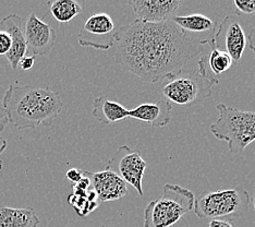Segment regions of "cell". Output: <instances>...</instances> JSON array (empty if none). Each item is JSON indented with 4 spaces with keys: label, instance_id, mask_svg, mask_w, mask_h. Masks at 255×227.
I'll return each instance as SVG.
<instances>
[{
    "label": "cell",
    "instance_id": "13",
    "mask_svg": "<svg viewBox=\"0 0 255 227\" xmlns=\"http://www.w3.org/2000/svg\"><path fill=\"white\" fill-rule=\"evenodd\" d=\"M0 30L7 32L12 45L5 57L10 63L11 68L15 70L19 67V63L23 57H25L27 51L24 33H23V20L19 14L11 13L0 21Z\"/></svg>",
    "mask_w": 255,
    "mask_h": 227
},
{
    "label": "cell",
    "instance_id": "17",
    "mask_svg": "<svg viewBox=\"0 0 255 227\" xmlns=\"http://www.w3.org/2000/svg\"><path fill=\"white\" fill-rule=\"evenodd\" d=\"M171 22L181 28L185 33H205L212 32L215 34L216 23L210 17L203 14L194 13L189 15H176Z\"/></svg>",
    "mask_w": 255,
    "mask_h": 227
},
{
    "label": "cell",
    "instance_id": "8",
    "mask_svg": "<svg viewBox=\"0 0 255 227\" xmlns=\"http://www.w3.org/2000/svg\"><path fill=\"white\" fill-rule=\"evenodd\" d=\"M117 28L113 17L107 13L91 15L81 28L78 40L83 47H92L98 50H109L115 45Z\"/></svg>",
    "mask_w": 255,
    "mask_h": 227
},
{
    "label": "cell",
    "instance_id": "1",
    "mask_svg": "<svg viewBox=\"0 0 255 227\" xmlns=\"http://www.w3.org/2000/svg\"><path fill=\"white\" fill-rule=\"evenodd\" d=\"M210 39H198L171 21L135 19L117 28L115 58L127 71L149 83L164 81L202 55Z\"/></svg>",
    "mask_w": 255,
    "mask_h": 227
},
{
    "label": "cell",
    "instance_id": "6",
    "mask_svg": "<svg viewBox=\"0 0 255 227\" xmlns=\"http://www.w3.org/2000/svg\"><path fill=\"white\" fill-rule=\"evenodd\" d=\"M251 198L242 187L218 191H204L195 200L193 212L200 219L228 220L248 212Z\"/></svg>",
    "mask_w": 255,
    "mask_h": 227
},
{
    "label": "cell",
    "instance_id": "4",
    "mask_svg": "<svg viewBox=\"0 0 255 227\" xmlns=\"http://www.w3.org/2000/svg\"><path fill=\"white\" fill-rule=\"evenodd\" d=\"M218 119L211 125L212 133L219 141L228 144L233 155H240L255 141V112L240 110L219 103L216 105Z\"/></svg>",
    "mask_w": 255,
    "mask_h": 227
},
{
    "label": "cell",
    "instance_id": "25",
    "mask_svg": "<svg viewBox=\"0 0 255 227\" xmlns=\"http://www.w3.org/2000/svg\"><path fill=\"white\" fill-rule=\"evenodd\" d=\"M208 227H235L231 220H212Z\"/></svg>",
    "mask_w": 255,
    "mask_h": 227
},
{
    "label": "cell",
    "instance_id": "22",
    "mask_svg": "<svg viewBox=\"0 0 255 227\" xmlns=\"http://www.w3.org/2000/svg\"><path fill=\"white\" fill-rule=\"evenodd\" d=\"M11 45H12V40H11L10 35L2 30H0V55H7Z\"/></svg>",
    "mask_w": 255,
    "mask_h": 227
},
{
    "label": "cell",
    "instance_id": "9",
    "mask_svg": "<svg viewBox=\"0 0 255 227\" xmlns=\"http://www.w3.org/2000/svg\"><path fill=\"white\" fill-rule=\"evenodd\" d=\"M27 50L33 56H46L53 49L56 42V32L47 23L32 12L23 25Z\"/></svg>",
    "mask_w": 255,
    "mask_h": 227
},
{
    "label": "cell",
    "instance_id": "28",
    "mask_svg": "<svg viewBox=\"0 0 255 227\" xmlns=\"http://www.w3.org/2000/svg\"><path fill=\"white\" fill-rule=\"evenodd\" d=\"M7 141L0 136V155H1L3 153V151L5 150V148H7ZM0 165H1V160H0Z\"/></svg>",
    "mask_w": 255,
    "mask_h": 227
},
{
    "label": "cell",
    "instance_id": "30",
    "mask_svg": "<svg viewBox=\"0 0 255 227\" xmlns=\"http://www.w3.org/2000/svg\"><path fill=\"white\" fill-rule=\"evenodd\" d=\"M100 227H115V226H109V225H104V224H102Z\"/></svg>",
    "mask_w": 255,
    "mask_h": 227
},
{
    "label": "cell",
    "instance_id": "27",
    "mask_svg": "<svg viewBox=\"0 0 255 227\" xmlns=\"http://www.w3.org/2000/svg\"><path fill=\"white\" fill-rule=\"evenodd\" d=\"M248 40H249V47H250V49L254 52L255 55V28L249 33Z\"/></svg>",
    "mask_w": 255,
    "mask_h": 227
},
{
    "label": "cell",
    "instance_id": "10",
    "mask_svg": "<svg viewBox=\"0 0 255 227\" xmlns=\"http://www.w3.org/2000/svg\"><path fill=\"white\" fill-rule=\"evenodd\" d=\"M136 19L161 23L171 21L182 7L181 0H130L129 2Z\"/></svg>",
    "mask_w": 255,
    "mask_h": 227
},
{
    "label": "cell",
    "instance_id": "23",
    "mask_svg": "<svg viewBox=\"0 0 255 227\" xmlns=\"http://www.w3.org/2000/svg\"><path fill=\"white\" fill-rule=\"evenodd\" d=\"M82 177H83V171L79 170V168H71V170H69L67 172V178L70 180L71 183H73V185L79 183Z\"/></svg>",
    "mask_w": 255,
    "mask_h": 227
},
{
    "label": "cell",
    "instance_id": "24",
    "mask_svg": "<svg viewBox=\"0 0 255 227\" xmlns=\"http://www.w3.org/2000/svg\"><path fill=\"white\" fill-rule=\"evenodd\" d=\"M34 65H35V56H25L23 57L19 66L22 68V70H25V71H28L31 70Z\"/></svg>",
    "mask_w": 255,
    "mask_h": 227
},
{
    "label": "cell",
    "instance_id": "21",
    "mask_svg": "<svg viewBox=\"0 0 255 227\" xmlns=\"http://www.w3.org/2000/svg\"><path fill=\"white\" fill-rule=\"evenodd\" d=\"M236 5V13L237 14H248V15H255V0H246V1H241V0H235L234 1Z\"/></svg>",
    "mask_w": 255,
    "mask_h": 227
},
{
    "label": "cell",
    "instance_id": "12",
    "mask_svg": "<svg viewBox=\"0 0 255 227\" xmlns=\"http://www.w3.org/2000/svg\"><path fill=\"white\" fill-rule=\"evenodd\" d=\"M83 173L91 180L93 190L95 191L98 202H110L123 199L128 196V186L117 174L107 170L97 173Z\"/></svg>",
    "mask_w": 255,
    "mask_h": 227
},
{
    "label": "cell",
    "instance_id": "29",
    "mask_svg": "<svg viewBox=\"0 0 255 227\" xmlns=\"http://www.w3.org/2000/svg\"><path fill=\"white\" fill-rule=\"evenodd\" d=\"M253 206H254V211H255V185H254V197H253Z\"/></svg>",
    "mask_w": 255,
    "mask_h": 227
},
{
    "label": "cell",
    "instance_id": "7",
    "mask_svg": "<svg viewBox=\"0 0 255 227\" xmlns=\"http://www.w3.org/2000/svg\"><path fill=\"white\" fill-rule=\"evenodd\" d=\"M106 168L117 174L126 184L135 189L138 196L143 197L142 180L146 170V162L140 152L130 149L128 145H120L117 152L108 161Z\"/></svg>",
    "mask_w": 255,
    "mask_h": 227
},
{
    "label": "cell",
    "instance_id": "3",
    "mask_svg": "<svg viewBox=\"0 0 255 227\" xmlns=\"http://www.w3.org/2000/svg\"><path fill=\"white\" fill-rule=\"evenodd\" d=\"M219 81L207 73V56H201L195 68H182L164 80L161 93L167 101L180 106H193L212 95Z\"/></svg>",
    "mask_w": 255,
    "mask_h": 227
},
{
    "label": "cell",
    "instance_id": "16",
    "mask_svg": "<svg viewBox=\"0 0 255 227\" xmlns=\"http://www.w3.org/2000/svg\"><path fill=\"white\" fill-rule=\"evenodd\" d=\"M39 219L31 207L15 209L0 206V227H37Z\"/></svg>",
    "mask_w": 255,
    "mask_h": 227
},
{
    "label": "cell",
    "instance_id": "11",
    "mask_svg": "<svg viewBox=\"0 0 255 227\" xmlns=\"http://www.w3.org/2000/svg\"><path fill=\"white\" fill-rule=\"evenodd\" d=\"M240 16L237 13L227 15L214 34L215 38L224 37L226 52L236 62L241 60L247 46V35L241 25Z\"/></svg>",
    "mask_w": 255,
    "mask_h": 227
},
{
    "label": "cell",
    "instance_id": "15",
    "mask_svg": "<svg viewBox=\"0 0 255 227\" xmlns=\"http://www.w3.org/2000/svg\"><path fill=\"white\" fill-rule=\"evenodd\" d=\"M92 115L98 121L109 125L129 117V109L120 103L110 101L105 96H100L94 98Z\"/></svg>",
    "mask_w": 255,
    "mask_h": 227
},
{
    "label": "cell",
    "instance_id": "19",
    "mask_svg": "<svg viewBox=\"0 0 255 227\" xmlns=\"http://www.w3.org/2000/svg\"><path fill=\"white\" fill-rule=\"evenodd\" d=\"M208 45L212 47L211 54L207 57V62L210 68L215 75H220L222 73L228 71L233 66V58H231L225 50H222L217 45L216 39L214 36L210 38Z\"/></svg>",
    "mask_w": 255,
    "mask_h": 227
},
{
    "label": "cell",
    "instance_id": "26",
    "mask_svg": "<svg viewBox=\"0 0 255 227\" xmlns=\"http://www.w3.org/2000/svg\"><path fill=\"white\" fill-rule=\"evenodd\" d=\"M8 124V118H7V115H5V110L3 108V105H2V101L0 100V133H1L5 126Z\"/></svg>",
    "mask_w": 255,
    "mask_h": 227
},
{
    "label": "cell",
    "instance_id": "5",
    "mask_svg": "<svg viewBox=\"0 0 255 227\" xmlns=\"http://www.w3.org/2000/svg\"><path fill=\"white\" fill-rule=\"evenodd\" d=\"M195 196L179 185L166 184L163 196L144 210V227H171L194 209Z\"/></svg>",
    "mask_w": 255,
    "mask_h": 227
},
{
    "label": "cell",
    "instance_id": "14",
    "mask_svg": "<svg viewBox=\"0 0 255 227\" xmlns=\"http://www.w3.org/2000/svg\"><path fill=\"white\" fill-rule=\"evenodd\" d=\"M171 112V103L167 100H160L156 103L140 104L129 110V117L146 122L156 128H163L170 122Z\"/></svg>",
    "mask_w": 255,
    "mask_h": 227
},
{
    "label": "cell",
    "instance_id": "2",
    "mask_svg": "<svg viewBox=\"0 0 255 227\" xmlns=\"http://www.w3.org/2000/svg\"><path fill=\"white\" fill-rule=\"evenodd\" d=\"M2 105L8 122L18 129L49 127L63 108L58 92L46 87L11 84L4 93Z\"/></svg>",
    "mask_w": 255,
    "mask_h": 227
},
{
    "label": "cell",
    "instance_id": "18",
    "mask_svg": "<svg viewBox=\"0 0 255 227\" xmlns=\"http://www.w3.org/2000/svg\"><path fill=\"white\" fill-rule=\"evenodd\" d=\"M48 4L54 19L59 23L70 22L83 11L82 4L74 0H55Z\"/></svg>",
    "mask_w": 255,
    "mask_h": 227
},
{
    "label": "cell",
    "instance_id": "20",
    "mask_svg": "<svg viewBox=\"0 0 255 227\" xmlns=\"http://www.w3.org/2000/svg\"><path fill=\"white\" fill-rule=\"evenodd\" d=\"M68 202L80 217H86L93 211H95V209L100 205L98 202H92L89 200L88 192L84 195L72 194L68 197Z\"/></svg>",
    "mask_w": 255,
    "mask_h": 227
}]
</instances>
